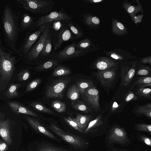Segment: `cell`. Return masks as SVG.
Segmentation results:
<instances>
[{"mask_svg":"<svg viewBox=\"0 0 151 151\" xmlns=\"http://www.w3.org/2000/svg\"><path fill=\"white\" fill-rule=\"evenodd\" d=\"M3 31L6 44L12 52H17L16 45L20 30L19 17L9 4L4 7L2 17Z\"/></svg>","mask_w":151,"mask_h":151,"instance_id":"6da1fadb","label":"cell"},{"mask_svg":"<svg viewBox=\"0 0 151 151\" xmlns=\"http://www.w3.org/2000/svg\"><path fill=\"white\" fill-rule=\"evenodd\" d=\"M3 47H0V90L6 89L15 70L17 59L6 52Z\"/></svg>","mask_w":151,"mask_h":151,"instance_id":"7a4b0ae2","label":"cell"},{"mask_svg":"<svg viewBox=\"0 0 151 151\" xmlns=\"http://www.w3.org/2000/svg\"><path fill=\"white\" fill-rule=\"evenodd\" d=\"M26 10L42 16L52 12L55 2L51 0H17Z\"/></svg>","mask_w":151,"mask_h":151,"instance_id":"3957f363","label":"cell"},{"mask_svg":"<svg viewBox=\"0 0 151 151\" xmlns=\"http://www.w3.org/2000/svg\"><path fill=\"white\" fill-rule=\"evenodd\" d=\"M50 24L48 23L35 45L22 58L26 63L35 64L40 59L45 42L50 32Z\"/></svg>","mask_w":151,"mask_h":151,"instance_id":"277c9868","label":"cell"},{"mask_svg":"<svg viewBox=\"0 0 151 151\" xmlns=\"http://www.w3.org/2000/svg\"><path fill=\"white\" fill-rule=\"evenodd\" d=\"M73 17L69 15L63 9L58 11H52L45 15L42 16L35 20L28 31L37 29L40 26L56 21L66 22L70 21Z\"/></svg>","mask_w":151,"mask_h":151,"instance_id":"5b68a950","label":"cell"},{"mask_svg":"<svg viewBox=\"0 0 151 151\" xmlns=\"http://www.w3.org/2000/svg\"><path fill=\"white\" fill-rule=\"evenodd\" d=\"M71 80L69 77L55 80L47 86L45 92L46 97L48 98L62 99L65 91Z\"/></svg>","mask_w":151,"mask_h":151,"instance_id":"8992f818","label":"cell"},{"mask_svg":"<svg viewBox=\"0 0 151 151\" xmlns=\"http://www.w3.org/2000/svg\"><path fill=\"white\" fill-rule=\"evenodd\" d=\"M76 42L65 47L63 49L57 52H52L48 58L60 61H65L72 58L80 57L86 53V50L77 49L76 47Z\"/></svg>","mask_w":151,"mask_h":151,"instance_id":"52a82bcc","label":"cell"},{"mask_svg":"<svg viewBox=\"0 0 151 151\" xmlns=\"http://www.w3.org/2000/svg\"><path fill=\"white\" fill-rule=\"evenodd\" d=\"M47 24H43L35 31L30 32L28 31L24 40L17 50V53L22 58L30 50L34 44L44 31Z\"/></svg>","mask_w":151,"mask_h":151,"instance_id":"ba28073f","label":"cell"},{"mask_svg":"<svg viewBox=\"0 0 151 151\" xmlns=\"http://www.w3.org/2000/svg\"><path fill=\"white\" fill-rule=\"evenodd\" d=\"M50 128L63 140L76 148H82L86 144L81 137L64 132L54 124H51Z\"/></svg>","mask_w":151,"mask_h":151,"instance_id":"9c48e42d","label":"cell"},{"mask_svg":"<svg viewBox=\"0 0 151 151\" xmlns=\"http://www.w3.org/2000/svg\"><path fill=\"white\" fill-rule=\"evenodd\" d=\"M83 96V100L90 107L96 111L99 110V92L96 87L92 86L87 88Z\"/></svg>","mask_w":151,"mask_h":151,"instance_id":"30bf717a","label":"cell"},{"mask_svg":"<svg viewBox=\"0 0 151 151\" xmlns=\"http://www.w3.org/2000/svg\"><path fill=\"white\" fill-rule=\"evenodd\" d=\"M116 69H112L99 71L96 77L103 86L109 87L114 81L116 76Z\"/></svg>","mask_w":151,"mask_h":151,"instance_id":"8fae6325","label":"cell"},{"mask_svg":"<svg viewBox=\"0 0 151 151\" xmlns=\"http://www.w3.org/2000/svg\"><path fill=\"white\" fill-rule=\"evenodd\" d=\"M12 130L11 121L9 118L5 120H0V135L9 145L12 142Z\"/></svg>","mask_w":151,"mask_h":151,"instance_id":"7c38bea8","label":"cell"},{"mask_svg":"<svg viewBox=\"0 0 151 151\" xmlns=\"http://www.w3.org/2000/svg\"><path fill=\"white\" fill-rule=\"evenodd\" d=\"M73 38V34L68 27L63 25L59 30L58 38L54 45L52 52L59 49L63 42L72 40Z\"/></svg>","mask_w":151,"mask_h":151,"instance_id":"4fadbf2b","label":"cell"},{"mask_svg":"<svg viewBox=\"0 0 151 151\" xmlns=\"http://www.w3.org/2000/svg\"><path fill=\"white\" fill-rule=\"evenodd\" d=\"M24 117L29 125L37 132L50 138L57 140L55 136L37 119L27 116H24Z\"/></svg>","mask_w":151,"mask_h":151,"instance_id":"5bb4252c","label":"cell"},{"mask_svg":"<svg viewBox=\"0 0 151 151\" xmlns=\"http://www.w3.org/2000/svg\"><path fill=\"white\" fill-rule=\"evenodd\" d=\"M109 139L112 142L124 143L127 140V134L123 128L118 127H113L109 132Z\"/></svg>","mask_w":151,"mask_h":151,"instance_id":"9a60e30c","label":"cell"},{"mask_svg":"<svg viewBox=\"0 0 151 151\" xmlns=\"http://www.w3.org/2000/svg\"><path fill=\"white\" fill-rule=\"evenodd\" d=\"M8 105L13 112L16 114H24L35 117L38 116L37 114L18 102H9Z\"/></svg>","mask_w":151,"mask_h":151,"instance_id":"2e32d148","label":"cell"},{"mask_svg":"<svg viewBox=\"0 0 151 151\" xmlns=\"http://www.w3.org/2000/svg\"><path fill=\"white\" fill-rule=\"evenodd\" d=\"M135 65H134L127 67H123L122 69L121 76V84L127 86L131 82L135 73Z\"/></svg>","mask_w":151,"mask_h":151,"instance_id":"e0dca14e","label":"cell"},{"mask_svg":"<svg viewBox=\"0 0 151 151\" xmlns=\"http://www.w3.org/2000/svg\"><path fill=\"white\" fill-rule=\"evenodd\" d=\"M35 18L29 14L23 13L19 22V28L21 31L29 30L34 22Z\"/></svg>","mask_w":151,"mask_h":151,"instance_id":"ac0fdd59","label":"cell"},{"mask_svg":"<svg viewBox=\"0 0 151 151\" xmlns=\"http://www.w3.org/2000/svg\"><path fill=\"white\" fill-rule=\"evenodd\" d=\"M117 65L116 62L106 58L98 60L95 63V68L101 70L109 69L116 67Z\"/></svg>","mask_w":151,"mask_h":151,"instance_id":"d6986e66","label":"cell"},{"mask_svg":"<svg viewBox=\"0 0 151 151\" xmlns=\"http://www.w3.org/2000/svg\"><path fill=\"white\" fill-rule=\"evenodd\" d=\"M65 24L72 32L74 39H77L83 36V31L78 24L70 20L66 22Z\"/></svg>","mask_w":151,"mask_h":151,"instance_id":"ffe728a7","label":"cell"},{"mask_svg":"<svg viewBox=\"0 0 151 151\" xmlns=\"http://www.w3.org/2000/svg\"><path fill=\"white\" fill-rule=\"evenodd\" d=\"M52 48V37L49 32L45 42L40 58H46L49 57L51 54Z\"/></svg>","mask_w":151,"mask_h":151,"instance_id":"44dd1931","label":"cell"},{"mask_svg":"<svg viewBox=\"0 0 151 151\" xmlns=\"http://www.w3.org/2000/svg\"><path fill=\"white\" fill-rule=\"evenodd\" d=\"M73 119L78 127L83 131L86 128L90 120V117L88 115L79 114H76V118Z\"/></svg>","mask_w":151,"mask_h":151,"instance_id":"7402d4cb","label":"cell"},{"mask_svg":"<svg viewBox=\"0 0 151 151\" xmlns=\"http://www.w3.org/2000/svg\"><path fill=\"white\" fill-rule=\"evenodd\" d=\"M80 94L79 88L77 85L74 84L69 88L66 96L69 99L74 101L79 98Z\"/></svg>","mask_w":151,"mask_h":151,"instance_id":"603a6c76","label":"cell"},{"mask_svg":"<svg viewBox=\"0 0 151 151\" xmlns=\"http://www.w3.org/2000/svg\"><path fill=\"white\" fill-rule=\"evenodd\" d=\"M21 86V85L19 83H11L4 93V94L7 98L9 99L16 97L19 95L17 90Z\"/></svg>","mask_w":151,"mask_h":151,"instance_id":"cb8c5ba5","label":"cell"},{"mask_svg":"<svg viewBox=\"0 0 151 151\" xmlns=\"http://www.w3.org/2000/svg\"><path fill=\"white\" fill-rule=\"evenodd\" d=\"M71 106L75 110L83 112L88 113L91 112L92 110L83 101L76 100L71 103Z\"/></svg>","mask_w":151,"mask_h":151,"instance_id":"d4e9b609","label":"cell"},{"mask_svg":"<svg viewBox=\"0 0 151 151\" xmlns=\"http://www.w3.org/2000/svg\"><path fill=\"white\" fill-rule=\"evenodd\" d=\"M59 62L51 58L38 65L36 68L38 70H44L50 69L58 65Z\"/></svg>","mask_w":151,"mask_h":151,"instance_id":"484cf974","label":"cell"},{"mask_svg":"<svg viewBox=\"0 0 151 151\" xmlns=\"http://www.w3.org/2000/svg\"><path fill=\"white\" fill-rule=\"evenodd\" d=\"M70 70L67 67L64 65H58L54 69L52 76L54 77H59L70 74Z\"/></svg>","mask_w":151,"mask_h":151,"instance_id":"4316f807","label":"cell"},{"mask_svg":"<svg viewBox=\"0 0 151 151\" xmlns=\"http://www.w3.org/2000/svg\"><path fill=\"white\" fill-rule=\"evenodd\" d=\"M136 112L151 118V103H148L143 105L139 106L136 109Z\"/></svg>","mask_w":151,"mask_h":151,"instance_id":"83f0119b","label":"cell"},{"mask_svg":"<svg viewBox=\"0 0 151 151\" xmlns=\"http://www.w3.org/2000/svg\"><path fill=\"white\" fill-rule=\"evenodd\" d=\"M134 84L138 86L140 88L151 86V78L148 76H145L139 78L136 81Z\"/></svg>","mask_w":151,"mask_h":151,"instance_id":"f1b7e54d","label":"cell"},{"mask_svg":"<svg viewBox=\"0 0 151 151\" xmlns=\"http://www.w3.org/2000/svg\"><path fill=\"white\" fill-rule=\"evenodd\" d=\"M76 84L79 88L81 94L82 96L86 89L93 85V82L91 81H79L76 83Z\"/></svg>","mask_w":151,"mask_h":151,"instance_id":"f546056e","label":"cell"},{"mask_svg":"<svg viewBox=\"0 0 151 151\" xmlns=\"http://www.w3.org/2000/svg\"><path fill=\"white\" fill-rule=\"evenodd\" d=\"M102 124V117L101 115H99L96 119L89 123L88 126L84 131V133H87L91 129L101 125Z\"/></svg>","mask_w":151,"mask_h":151,"instance_id":"4dcf8cb0","label":"cell"},{"mask_svg":"<svg viewBox=\"0 0 151 151\" xmlns=\"http://www.w3.org/2000/svg\"><path fill=\"white\" fill-rule=\"evenodd\" d=\"M30 106L34 109L41 112L50 114L53 113L50 109L40 102H33L30 104Z\"/></svg>","mask_w":151,"mask_h":151,"instance_id":"1f68e13d","label":"cell"},{"mask_svg":"<svg viewBox=\"0 0 151 151\" xmlns=\"http://www.w3.org/2000/svg\"><path fill=\"white\" fill-rule=\"evenodd\" d=\"M52 108L59 113L65 111L66 106L65 103L60 101L56 100L53 101L51 104Z\"/></svg>","mask_w":151,"mask_h":151,"instance_id":"d6a6232c","label":"cell"},{"mask_svg":"<svg viewBox=\"0 0 151 151\" xmlns=\"http://www.w3.org/2000/svg\"><path fill=\"white\" fill-rule=\"evenodd\" d=\"M36 151H67L63 148L55 147L50 144L40 145Z\"/></svg>","mask_w":151,"mask_h":151,"instance_id":"836d02e7","label":"cell"},{"mask_svg":"<svg viewBox=\"0 0 151 151\" xmlns=\"http://www.w3.org/2000/svg\"><path fill=\"white\" fill-rule=\"evenodd\" d=\"M91 46V42L90 40L87 39L82 40L77 43H76V49L86 50Z\"/></svg>","mask_w":151,"mask_h":151,"instance_id":"e575fe53","label":"cell"},{"mask_svg":"<svg viewBox=\"0 0 151 151\" xmlns=\"http://www.w3.org/2000/svg\"><path fill=\"white\" fill-rule=\"evenodd\" d=\"M151 90L149 88H140L137 89L135 93L146 98L151 99Z\"/></svg>","mask_w":151,"mask_h":151,"instance_id":"d590c367","label":"cell"},{"mask_svg":"<svg viewBox=\"0 0 151 151\" xmlns=\"http://www.w3.org/2000/svg\"><path fill=\"white\" fill-rule=\"evenodd\" d=\"M41 79L37 78L30 82L27 85L26 91L28 92L35 89L40 83Z\"/></svg>","mask_w":151,"mask_h":151,"instance_id":"8d00e7d4","label":"cell"},{"mask_svg":"<svg viewBox=\"0 0 151 151\" xmlns=\"http://www.w3.org/2000/svg\"><path fill=\"white\" fill-rule=\"evenodd\" d=\"M30 75V72L28 69H25L22 70L18 74L17 78L20 81H25L29 78Z\"/></svg>","mask_w":151,"mask_h":151,"instance_id":"74e56055","label":"cell"},{"mask_svg":"<svg viewBox=\"0 0 151 151\" xmlns=\"http://www.w3.org/2000/svg\"><path fill=\"white\" fill-rule=\"evenodd\" d=\"M136 129L139 131L147 132L151 133V125L144 123L138 124H136Z\"/></svg>","mask_w":151,"mask_h":151,"instance_id":"f35d334b","label":"cell"},{"mask_svg":"<svg viewBox=\"0 0 151 151\" xmlns=\"http://www.w3.org/2000/svg\"><path fill=\"white\" fill-rule=\"evenodd\" d=\"M65 121L70 125L74 129L77 130L80 132H83V131L79 128L78 127L77 123L70 116L64 117Z\"/></svg>","mask_w":151,"mask_h":151,"instance_id":"ab89813d","label":"cell"},{"mask_svg":"<svg viewBox=\"0 0 151 151\" xmlns=\"http://www.w3.org/2000/svg\"><path fill=\"white\" fill-rule=\"evenodd\" d=\"M138 99V96L132 91H129L127 94L125 99L126 102L136 100Z\"/></svg>","mask_w":151,"mask_h":151,"instance_id":"60d3db41","label":"cell"},{"mask_svg":"<svg viewBox=\"0 0 151 151\" xmlns=\"http://www.w3.org/2000/svg\"><path fill=\"white\" fill-rule=\"evenodd\" d=\"M150 68L149 67L143 68L138 70L137 75L140 76L147 75L150 73Z\"/></svg>","mask_w":151,"mask_h":151,"instance_id":"b9f144b4","label":"cell"},{"mask_svg":"<svg viewBox=\"0 0 151 151\" xmlns=\"http://www.w3.org/2000/svg\"><path fill=\"white\" fill-rule=\"evenodd\" d=\"M62 21H56L53 22L52 28L55 31H59L62 27L63 26V24L62 23Z\"/></svg>","mask_w":151,"mask_h":151,"instance_id":"7bdbcfd3","label":"cell"},{"mask_svg":"<svg viewBox=\"0 0 151 151\" xmlns=\"http://www.w3.org/2000/svg\"><path fill=\"white\" fill-rule=\"evenodd\" d=\"M141 138L146 145L150 146H151V140L150 138L142 136L141 137Z\"/></svg>","mask_w":151,"mask_h":151,"instance_id":"ee69618b","label":"cell"},{"mask_svg":"<svg viewBox=\"0 0 151 151\" xmlns=\"http://www.w3.org/2000/svg\"><path fill=\"white\" fill-rule=\"evenodd\" d=\"M8 149V144L4 141H2L0 147V151H6Z\"/></svg>","mask_w":151,"mask_h":151,"instance_id":"f6af8a7d","label":"cell"},{"mask_svg":"<svg viewBox=\"0 0 151 151\" xmlns=\"http://www.w3.org/2000/svg\"><path fill=\"white\" fill-rule=\"evenodd\" d=\"M116 28L120 30H121L122 31V30H124L125 29L123 25L120 22H117L116 24Z\"/></svg>","mask_w":151,"mask_h":151,"instance_id":"bcb514c9","label":"cell"},{"mask_svg":"<svg viewBox=\"0 0 151 151\" xmlns=\"http://www.w3.org/2000/svg\"><path fill=\"white\" fill-rule=\"evenodd\" d=\"M134 7L133 6H131L128 8L127 10L128 12L129 13H131L134 11Z\"/></svg>","mask_w":151,"mask_h":151,"instance_id":"7dc6e473","label":"cell"},{"mask_svg":"<svg viewBox=\"0 0 151 151\" xmlns=\"http://www.w3.org/2000/svg\"><path fill=\"white\" fill-rule=\"evenodd\" d=\"M6 116L3 113L0 112V120L4 121L5 120Z\"/></svg>","mask_w":151,"mask_h":151,"instance_id":"c3c4849f","label":"cell"},{"mask_svg":"<svg viewBox=\"0 0 151 151\" xmlns=\"http://www.w3.org/2000/svg\"><path fill=\"white\" fill-rule=\"evenodd\" d=\"M111 56L112 58L116 60H118L120 58L117 55L115 54H112L111 55Z\"/></svg>","mask_w":151,"mask_h":151,"instance_id":"681fc988","label":"cell"},{"mask_svg":"<svg viewBox=\"0 0 151 151\" xmlns=\"http://www.w3.org/2000/svg\"><path fill=\"white\" fill-rule=\"evenodd\" d=\"M3 47V46H2V45H1V40L0 37V47Z\"/></svg>","mask_w":151,"mask_h":151,"instance_id":"f907efd6","label":"cell"},{"mask_svg":"<svg viewBox=\"0 0 151 151\" xmlns=\"http://www.w3.org/2000/svg\"><path fill=\"white\" fill-rule=\"evenodd\" d=\"M2 142V141H0V146H1V144Z\"/></svg>","mask_w":151,"mask_h":151,"instance_id":"816d5d0a","label":"cell"},{"mask_svg":"<svg viewBox=\"0 0 151 151\" xmlns=\"http://www.w3.org/2000/svg\"><path fill=\"white\" fill-rule=\"evenodd\" d=\"M0 91H1L0 90V92H1Z\"/></svg>","mask_w":151,"mask_h":151,"instance_id":"f5cc1de1","label":"cell"}]
</instances>
